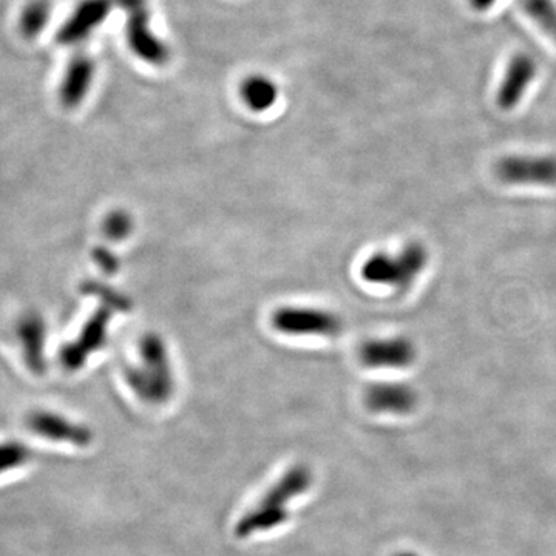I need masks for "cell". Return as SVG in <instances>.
I'll list each match as a JSON object with an SVG mask.
<instances>
[{"label": "cell", "instance_id": "cell-21", "mask_svg": "<svg viewBox=\"0 0 556 556\" xmlns=\"http://www.w3.org/2000/svg\"><path fill=\"white\" fill-rule=\"evenodd\" d=\"M96 262H98V265L101 266L107 274H115V272L118 271V258H116L112 252L106 251V249H99V251L96 252Z\"/></svg>", "mask_w": 556, "mask_h": 556}, {"label": "cell", "instance_id": "cell-10", "mask_svg": "<svg viewBox=\"0 0 556 556\" xmlns=\"http://www.w3.org/2000/svg\"><path fill=\"white\" fill-rule=\"evenodd\" d=\"M113 4L115 0H84L59 31L58 41L65 45L84 41L98 25L106 21Z\"/></svg>", "mask_w": 556, "mask_h": 556}, {"label": "cell", "instance_id": "cell-19", "mask_svg": "<svg viewBox=\"0 0 556 556\" xmlns=\"http://www.w3.org/2000/svg\"><path fill=\"white\" fill-rule=\"evenodd\" d=\"M31 459V451L27 445L17 441L0 442V475L14 472L24 467Z\"/></svg>", "mask_w": 556, "mask_h": 556}, {"label": "cell", "instance_id": "cell-7", "mask_svg": "<svg viewBox=\"0 0 556 556\" xmlns=\"http://www.w3.org/2000/svg\"><path fill=\"white\" fill-rule=\"evenodd\" d=\"M359 356L367 367L399 370L416 360V346L407 337L373 339L360 346Z\"/></svg>", "mask_w": 556, "mask_h": 556}, {"label": "cell", "instance_id": "cell-12", "mask_svg": "<svg viewBox=\"0 0 556 556\" xmlns=\"http://www.w3.org/2000/svg\"><path fill=\"white\" fill-rule=\"evenodd\" d=\"M95 64L89 56H76L65 72L59 89V99L68 109L78 107L92 87Z\"/></svg>", "mask_w": 556, "mask_h": 556}, {"label": "cell", "instance_id": "cell-11", "mask_svg": "<svg viewBox=\"0 0 556 556\" xmlns=\"http://www.w3.org/2000/svg\"><path fill=\"white\" fill-rule=\"evenodd\" d=\"M536 76V64L527 55H518L510 61L506 75L498 90V106L504 110L513 109L523 99Z\"/></svg>", "mask_w": 556, "mask_h": 556}, {"label": "cell", "instance_id": "cell-17", "mask_svg": "<svg viewBox=\"0 0 556 556\" xmlns=\"http://www.w3.org/2000/svg\"><path fill=\"white\" fill-rule=\"evenodd\" d=\"M50 4L47 0H33L25 7L21 16V30L27 38L41 33L50 19Z\"/></svg>", "mask_w": 556, "mask_h": 556}, {"label": "cell", "instance_id": "cell-5", "mask_svg": "<svg viewBox=\"0 0 556 556\" xmlns=\"http://www.w3.org/2000/svg\"><path fill=\"white\" fill-rule=\"evenodd\" d=\"M496 177L507 184L555 186L556 156H507L496 164Z\"/></svg>", "mask_w": 556, "mask_h": 556}, {"label": "cell", "instance_id": "cell-6", "mask_svg": "<svg viewBox=\"0 0 556 556\" xmlns=\"http://www.w3.org/2000/svg\"><path fill=\"white\" fill-rule=\"evenodd\" d=\"M27 425L36 436L51 442L89 447L93 441V433L89 427L72 422L68 417L53 411H33L28 416Z\"/></svg>", "mask_w": 556, "mask_h": 556}, {"label": "cell", "instance_id": "cell-13", "mask_svg": "<svg viewBox=\"0 0 556 556\" xmlns=\"http://www.w3.org/2000/svg\"><path fill=\"white\" fill-rule=\"evenodd\" d=\"M311 485V472L303 465L291 468L277 484L266 493L263 501L258 504L260 507L269 509L286 510V504L297 496L305 493Z\"/></svg>", "mask_w": 556, "mask_h": 556}, {"label": "cell", "instance_id": "cell-4", "mask_svg": "<svg viewBox=\"0 0 556 556\" xmlns=\"http://www.w3.org/2000/svg\"><path fill=\"white\" fill-rule=\"evenodd\" d=\"M115 4L126 8L129 13L127 38L133 53L149 64H166L169 50L150 30V14L146 7V0H115Z\"/></svg>", "mask_w": 556, "mask_h": 556}, {"label": "cell", "instance_id": "cell-20", "mask_svg": "<svg viewBox=\"0 0 556 556\" xmlns=\"http://www.w3.org/2000/svg\"><path fill=\"white\" fill-rule=\"evenodd\" d=\"M133 228H135V224H133L132 215L126 211L110 212L102 224L104 234L112 241L127 240L132 234Z\"/></svg>", "mask_w": 556, "mask_h": 556}, {"label": "cell", "instance_id": "cell-22", "mask_svg": "<svg viewBox=\"0 0 556 556\" xmlns=\"http://www.w3.org/2000/svg\"><path fill=\"white\" fill-rule=\"evenodd\" d=\"M495 2L496 0H470L472 7L479 11L489 10Z\"/></svg>", "mask_w": 556, "mask_h": 556}, {"label": "cell", "instance_id": "cell-16", "mask_svg": "<svg viewBox=\"0 0 556 556\" xmlns=\"http://www.w3.org/2000/svg\"><path fill=\"white\" fill-rule=\"evenodd\" d=\"M288 516V510L258 506L238 523L237 535L251 536L257 532H263V530L274 529V527L286 523Z\"/></svg>", "mask_w": 556, "mask_h": 556}, {"label": "cell", "instance_id": "cell-14", "mask_svg": "<svg viewBox=\"0 0 556 556\" xmlns=\"http://www.w3.org/2000/svg\"><path fill=\"white\" fill-rule=\"evenodd\" d=\"M22 346H24L25 357H27L28 367L36 374L44 373V323L39 317L30 316L22 320L19 328Z\"/></svg>", "mask_w": 556, "mask_h": 556}, {"label": "cell", "instance_id": "cell-9", "mask_svg": "<svg viewBox=\"0 0 556 556\" xmlns=\"http://www.w3.org/2000/svg\"><path fill=\"white\" fill-rule=\"evenodd\" d=\"M365 404L374 413L408 414L416 408L417 393L401 382H379L368 387Z\"/></svg>", "mask_w": 556, "mask_h": 556}, {"label": "cell", "instance_id": "cell-18", "mask_svg": "<svg viewBox=\"0 0 556 556\" xmlns=\"http://www.w3.org/2000/svg\"><path fill=\"white\" fill-rule=\"evenodd\" d=\"M527 14L556 42V5L552 0H523Z\"/></svg>", "mask_w": 556, "mask_h": 556}, {"label": "cell", "instance_id": "cell-15", "mask_svg": "<svg viewBox=\"0 0 556 556\" xmlns=\"http://www.w3.org/2000/svg\"><path fill=\"white\" fill-rule=\"evenodd\" d=\"M241 98L255 113H263L275 106L278 89L275 82L266 76H251L241 84Z\"/></svg>", "mask_w": 556, "mask_h": 556}, {"label": "cell", "instance_id": "cell-1", "mask_svg": "<svg viewBox=\"0 0 556 556\" xmlns=\"http://www.w3.org/2000/svg\"><path fill=\"white\" fill-rule=\"evenodd\" d=\"M138 365L127 368L126 379L133 393L147 404H166L175 393V376L166 340L147 333L139 340Z\"/></svg>", "mask_w": 556, "mask_h": 556}, {"label": "cell", "instance_id": "cell-8", "mask_svg": "<svg viewBox=\"0 0 556 556\" xmlns=\"http://www.w3.org/2000/svg\"><path fill=\"white\" fill-rule=\"evenodd\" d=\"M112 314L113 309L110 306L101 308L96 312L95 316L82 329L78 342L68 346L67 350L64 351L65 367L70 368V370H78L79 367L84 365L90 354L101 350L102 345L106 343L107 329H109Z\"/></svg>", "mask_w": 556, "mask_h": 556}, {"label": "cell", "instance_id": "cell-2", "mask_svg": "<svg viewBox=\"0 0 556 556\" xmlns=\"http://www.w3.org/2000/svg\"><path fill=\"white\" fill-rule=\"evenodd\" d=\"M428 252L421 243H410L399 254L385 252L371 255L362 266V277L371 285L408 289L424 271Z\"/></svg>", "mask_w": 556, "mask_h": 556}, {"label": "cell", "instance_id": "cell-3", "mask_svg": "<svg viewBox=\"0 0 556 556\" xmlns=\"http://www.w3.org/2000/svg\"><path fill=\"white\" fill-rule=\"evenodd\" d=\"M272 326L285 336L336 337L342 333L343 322L326 309L285 306L274 312Z\"/></svg>", "mask_w": 556, "mask_h": 556}, {"label": "cell", "instance_id": "cell-23", "mask_svg": "<svg viewBox=\"0 0 556 556\" xmlns=\"http://www.w3.org/2000/svg\"><path fill=\"white\" fill-rule=\"evenodd\" d=\"M397 556H417L416 553H399Z\"/></svg>", "mask_w": 556, "mask_h": 556}]
</instances>
